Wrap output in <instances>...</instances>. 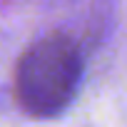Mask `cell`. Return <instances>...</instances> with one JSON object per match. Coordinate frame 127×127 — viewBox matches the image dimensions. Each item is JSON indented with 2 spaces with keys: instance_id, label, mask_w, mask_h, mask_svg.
I'll use <instances>...</instances> for the list:
<instances>
[{
  "instance_id": "obj_1",
  "label": "cell",
  "mask_w": 127,
  "mask_h": 127,
  "mask_svg": "<svg viewBox=\"0 0 127 127\" xmlns=\"http://www.w3.org/2000/svg\"><path fill=\"white\" fill-rule=\"evenodd\" d=\"M82 77L77 45L65 35H47L30 45L15 72L20 107L35 117H52L65 110Z\"/></svg>"
}]
</instances>
